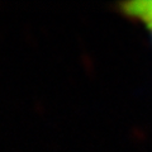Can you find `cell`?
Wrapping results in <instances>:
<instances>
[{"mask_svg": "<svg viewBox=\"0 0 152 152\" xmlns=\"http://www.w3.org/2000/svg\"><path fill=\"white\" fill-rule=\"evenodd\" d=\"M123 10L128 15L142 20L152 33V1H133L123 4Z\"/></svg>", "mask_w": 152, "mask_h": 152, "instance_id": "1", "label": "cell"}]
</instances>
